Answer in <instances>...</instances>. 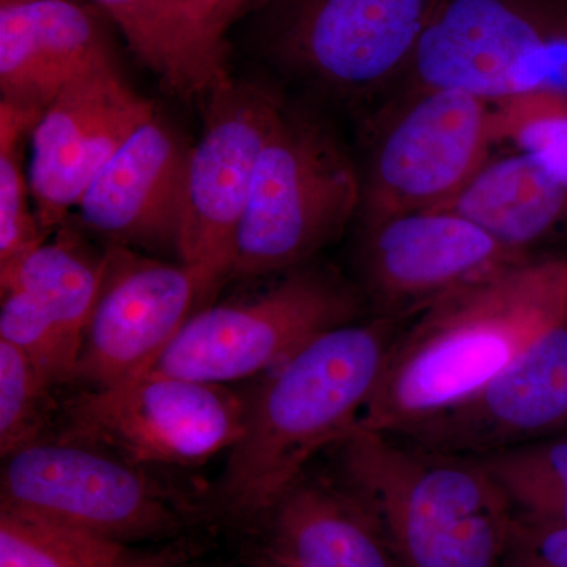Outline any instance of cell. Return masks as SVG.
Masks as SVG:
<instances>
[{"label": "cell", "instance_id": "obj_1", "mask_svg": "<svg viewBox=\"0 0 567 567\" xmlns=\"http://www.w3.org/2000/svg\"><path fill=\"white\" fill-rule=\"evenodd\" d=\"M566 316L558 257L529 256L439 298L399 331L357 431H401L457 404Z\"/></svg>", "mask_w": 567, "mask_h": 567}, {"label": "cell", "instance_id": "obj_2", "mask_svg": "<svg viewBox=\"0 0 567 567\" xmlns=\"http://www.w3.org/2000/svg\"><path fill=\"white\" fill-rule=\"evenodd\" d=\"M410 317H374L324 331L271 369L246 401L219 495L245 518L270 514L317 453L358 429Z\"/></svg>", "mask_w": 567, "mask_h": 567}, {"label": "cell", "instance_id": "obj_3", "mask_svg": "<svg viewBox=\"0 0 567 567\" xmlns=\"http://www.w3.org/2000/svg\"><path fill=\"white\" fill-rule=\"evenodd\" d=\"M342 470L401 567H503L517 513L477 458L357 431L342 442Z\"/></svg>", "mask_w": 567, "mask_h": 567}, {"label": "cell", "instance_id": "obj_4", "mask_svg": "<svg viewBox=\"0 0 567 567\" xmlns=\"http://www.w3.org/2000/svg\"><path fill=\"white\" fill-rule=\"evenodd\" d=\"M360 208L361 175L333 128L284 107L257 164L230 278L301 267L341 237Z\"/></svg>", "mask_w": 567, "mask_h": 567}, {"label": "cell", "instance_id": "obj_5", "mask_svg": "<svg viewBox=\"0 0 567 567\" xmlns=\"http://www.w3.org/2000/svg\"><path fill=\"white\" fill-rule=\"evenodd\" d=\"M404 78L491 104L567 92V2L431 0Z\"/></svg>", "mask_w": 567, "mask_h": 567}, {"label": "cell", "instance_id": "obj_6", "mask_svg": "<svg viewBox=\"0 0 567 567\" xmlns=\"http://www.w3.org/2000/svg\"><path fill=\"white\" fill-rule=\"evenodd\" d=\"M365 308L358 286L331 268L301 265L256 297L189 317L151 371L215 385L270 372Z\"/></svg>", "mask_w": 567, "mask_h": 567}, {"label": "cell", "instance_id": "obj_7", "mask_svg": "<svg viewBox=\"0 0 567 567\" xmlns=\"http://www.w3.org/2000/svg\"><path fill=\"white\" fill-rule=\"evenodd\" d=\"M0 507L118 543L162 540L188 507L155 477L99 447L40 442L7 457Z\"/></svg>", "mask_w": 567, "mask_h": 567}, {"label": "cell", "instance_id": "obj_8", "mask_svg": "<svg viewBox=\"0 0 567 567\" xmlns=\"http://www.w3.org/2000/svg\"><path fill=\"white\" fill-rule=\"evenodd\" d=\"M492 104L451 89H412L377 128L361 175V227L450 200L491 158Z\"/></svg>", "mask_w": 567, "mask_h": 567}, {"label": "cell", "instance_id": "obj_9", "mask_svg": "<svg viewBox=\"0 0 567 567\" xmlns=\"http://www.w3.org/2000/svg\"><path fill=\"white\" fill-rule=\"evenodd\" d=\"M245 413V399L224 385L147 371L70 399L63 440L133 465H197L230 451Z\"/></svg>", "mask_w": 567, "mask_h": 567}, {"label": "cell", "instance_id": "obj_10", "mask_svg": "<svg viewBox=\"0 0 567 567\" xmlns=\"http://www.w3.org/2000/svg\"><path fill=\"white\" fill-rule=\"evenodd\" d=\"M204 104L203 134L186 167L177 254L213 290L230 278L257 164L286 103L271 89L229 78Z\"/></svg>", "mask_w": 567, "mask_h": 567}, {"label": "cell", "instance_id": "obj_11", "mask_svg": "<svg viewBox=\"0 0 567 567\" xmlns=\"http://www.w3.org/2000/svg\"><path fill=\"white\" fill-rule=\"evenodd\" d=\"M528 257L456 213H405L361 227L358 289L375 317H412Z\"/></svg>", "mask_w": 567, "mask_h": 567}, {"label": "cell", "instance_id": "obj_12", "mask_svg": "<svg viewBox=\"0 0 567 567\" xmlns=\"http://www.w3.org/2000/svg\"><path fill=\"white\" fill-rule=\"evenodd\" d=\"M278 54L317 87L363 99L404 78L431 0H287Z\"/></svg>", "mask_w": 567, "mask_h": 567}, {"label": "cell", "instance_id": "obj_13", "mask_svg": "<svg viewBox=\"0 0 567 567\" xmlns=\"http://www.w3.org/2000/svg\"><path fill=\"white\" fill-rule=\"evenodd\" d=\"M388 434L472 458L567 434V316L468 398Z\"/></svg>", "mask_w": 567, "mask_h": 567}, {"label": "cell", "instance_id": "obj_14", "mask_svg": "<svg viewBox=\"0 0 567 567\" xmlns=\"http://www.w3.org/2000/svg\"><path fill=\"white\" fill-rule=\"evenodd\" d=\"M208 292L212 287L189 265L111 246L73 380L99 388L151 371Z\"/></svg>", "mask_w": 567, "mask_h": 567}, {"label": "cell", "instance_id": "obj_15", "mask_svg": "<svg viewBox=\"0 0 567 567\" xmlns=\"http://www.w3.org/2000/svg\"><path fill=\"white\" fill-rule=\"evenodd\" d=\"M155 111L117 65L73 82L43 111L29 136L28 174L44 233L78 210L96 175Z\"/></svg>", "mask_w": 567, "mask_h": 567}, {"label": "cell", "instance_id": "obj_16", "mask_svg": "<svg viewBox=\"0 0 567 567\" xmlns=\"http://www.w3.org/2000/svg\"><path fill=\"white\" fill-rule=\"evenodd\" d=\"M192 147L158 111L112 156L82 197V226L111 246L177 252Z\"/></svg>", "mask_w": 567, "mask_h": 567}, {"label": "cell", "instance_id": "obj_17", "mask_svg": "<svg viewBox=\"0 0 567 567\" xmlns=\"http://www.w3.org/2000/svg\"><path fill=\"white\" fill-rule=\"evenodd\" d=\"M112 65L102 24L84 2L0 7V103L40 118L73 82Z\"/></svg>", "mask_w": 567, "mask_h": 567}, {"label": "cell", "instance_id": "obj_18", "mask_svg": "<svg viewBox=\"0 0 567 567\" xmlns=\"http://www.w3.org/2000/svg\"><path fill=\"white\" fill-rule=\"evenodd\" d=\"M270 514L267 558L276 565L401 567L374 511L346 480H300Z\"/></svg>", "mask_w": 567, "mask_h": 567}, {"label": "cell", "instance_id": "obj_19", "mask_svg": "<svg viewBox=\"0 0 567 567\" xmlns=\"http://www.w3.org/2000/svg\"><path fill=\"white\" fill-rule=\"evenodd\" d=\"M432 210L456 213L507 248L528 254L567 221V192L517 151L488 158L461 192Z\"/></svg>", "mask_w": 567, "mask_h": 567}, {"label": "cell", "instance_id": "obj_20", "mask_svg": "<svg viewBox=\"0 0 567 567\" xmlns=\"http://www.w3.org/2000/svg\"><path fill=\"white\" fill-rule=\"evenodd\" d=\"M141 62L182 99L204 100L229 80L223 39L175 0H92Z\"/></svg>", "mask_w": 567, "mask_h": 567}, {"label": "cell", "instance_id": "obj_21", "mask_svg": "<svg viewBox=\"0 0 567 567\" xmlns=\"http://www.w3.org/2000/svg\"><path fill=\"white\" fill-rule=\"evenodd\" d=\"M106 270L107 252L96 256L65 234L0 268V287L28 293L80 360Z\"/></svg>", "mask_w": 567, "mask_h": 567}, {"label": "cell", "instance_id": "obj_22", "mask_svg": "<svg viewBox=\"0 0 567 567\" xmlns=\"http://www.w3.org/2000/svg\"><path fill=\"white\" fill-rule=\"evenodd\" d=\"M0 567H203L182 546L141 548L0 507Z\"/></svg>", "mask_w": 567, "mask_h": 567}, {"label": "cell", "instance_id": "obj_23", "mask_svg": "<svg viewBox=\"0 0 567 567\" xmlns=\"http://www.w3.org/2000/svg\"><path fill=\"white\" fill-rule=\"evenodd\" d=\"M522 516L567 525V434L477 458Z\"/></svg>", "mask_w": 567, "mask_h": 567}, {"label": "cell", "instance_id": "obj_24", "mask_svg": "<svg viewBox=\"0 0 567 567\" xmlns=\"http://www.w3.org/2000/svg\"><path fill=\"white\" fill-rule=\"evenodd\" d=\"M37 118L0 103V268L21 259L47 240L31 203L22 144Z\"/></svg>", "mask_w": 567, "mask_h": 567}, {"label": "cell", "instance_id": "obj_25", "mask_svg": "<svg viewBox=\"0 0 567 567\" xmlns=\"http://www.w3.org/2000/svg\"><path fill=\"white\" fill-rule=\"evenodd\" d=\"M496 144L527 153L567 192V92L536 91L492 104Z\"/></svg>", "mask_w": 567, "mask_h": 567}, {"label": "cell", "instance_id": "obj_26", "mask_svg": "<svg viewBox=\"0 0 567 567\" xmlns=\"http://www.w3.org/2000/svg\"><path fill=\"white\" fill-rule=\"evenodd\" d=\"M51 388L21 350L0 339V453L3 458L40 442Z\"/></svg>", "mask_w": 567, "mask_h": 567}, {"label": "cell", "instance_id": "obj_27", "mask_svg": "<svg viewBox=\"0 0 567 567\" xmlns=\"http://www.w3.org/2000/svg\"><path fill=\"white\" fill-rule=\"evenodd\" d=\"M0 339L17 347L51 386L71 382L78 357L40 306L20 289H2Z\"/></svg>", "mask_w": 567, "mask_h": 567}, {"label": "cell", "instance_id": "obj_28", "mask_svg": "<svg viewBox=\"0 0 567 567\" xmlns=\"http://www.w3.org/2000/svg\"><path fill=\"white\" fill-rule=\"evenodd\" d=\"M503 567H567V525L516 514Z\"/></svg>", "mask_w": 567, "mask_h": 567}, {"label": "cell", "instance_id": "obj_29", "mask_svg": "<svg viewBox=\"0 0 567 567\" xmlns=\"http://www.w3.org/2000/svg\"><path fill=\"white\" fill-rule=\"evenodd\" d=\"M267 2H271V0H221L218 10H216L215 21H213L216 33L223 39L224 32L237 18H240L246 11L256 9V7Z\"/></svg>", "mask_w": 567, "mask_h": 567}, {"label": "cell", "instance_id": "obj_30", "mask_svg": "<svg viewBox=\"0 0 567 567\" xmlns=\"http://www.w3.org/2000/svg\"><path fill=\"white\" fill-rule=\"evenodd\" d=\"M182 9L188 11L192 17L196 18L197 21L203 22L208 29H212L216 37H219L215 31L216 10H218L221 0H175ZM221 39V37H219Z\"/></svg>", "mask_w": 567, "mask_h": 567}, {"label": "cell", "instance_id": "obj_31", "mask_svg": "<svg viewBox=\"0 0 567 567\" xmlns=\"http://www.w3.org/2000/svg\"><path fill=\"white\" fill-rule=\"evenodd\" d=\"M25 2H39V0H0V7H2V6H14V3H25ZM73 2H84V3H87L89 0H73Z\"/></svg>", "mask_w": 567, "mask_h": 567}, {"label": "cell", "instance_id": "obj_32", "mask_svg": "<svg viewBox=\"0 0 567 567\" xmlns=\"http://www.w3.org/2000/svg\"><path fill=\"white\" fill-rule=\"evenodd\" d=\"M260 567H281L276 565V563L271 561V559L265 558L262 565Z\"/></svg>", "mask_w": 567, "mask_h": 567}]
</instances>
